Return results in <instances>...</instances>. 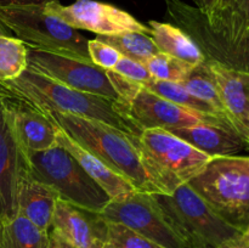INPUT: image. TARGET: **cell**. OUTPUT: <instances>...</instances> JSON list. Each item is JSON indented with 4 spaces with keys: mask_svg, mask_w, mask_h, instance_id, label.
I'll return each mask as SVG.
<instances>
[{
    "mask_svg": "<svg viewBox=\"0 0 249 248\" xmlns=\"http://www.w3.org/2000/svg\"><path fill=\"white\" fill-rule=\"evenodd\" d=\"M0 96L16 97L41 108L102 122L134 136L141 134L133 122L119 113L114 100L78 91L31 70L16 79L0 82Z\"/></svg>",
    "mask_w": 249,
    "mask_h": 248,
    "instance_id": "1",
    "label": "cell"
},
{
    "mask_svg": "<svg viewBox=\"0 0 249 248\" xmlns=\"http://www.w3.org/2000/svg\"><path fill=\"white\" fill-rule=\"evenodd\" d=\"M38 108L53 123L63 129L73 140L104 160L114 172L128 179L139 191L157 194V189L142 165L138 148L139 136L126 134L94 119L41 107Z\"/></svg>",
    "mask_w": 249,
    "mask_h": 248,
    "instance_id": "2",
    "label": "cell"
},
{
    "mask_svg": "<svg viewBox=\"0 0 249 248\" xmlns=\"http://www.w3.org/2000/svg\"><path fill=\"white\" fill-rule=\"evenodd\" d=\"M142 165L157 189L170 195L189 184L213 158L165 129H145L138 139Z\"/></svg>",
    "mask_w": 249,
    "mask_h": 248,
    "instance_id": "3",
    "label": "cell"
},
{
    "mask_svg": "<svg viewBox=\"0 0 249 248\" xmlns=\"http://www.w3.org/2000/svg\"><path fill=\"white\" fill-rule=\"evenodd\" d=\"M189 185L226 223L249 225V156L213 158Z\"/></svg>",
    "mask_w": 249,
    "mask_h": 248,
    "instance_id": "4",
    "label": "cell"
},
{
    "mask_svg": "<svg viewBox=\"0 0 249 248\" xmlns=\"http://www.w3.org/2000/svg\"><path fill=\"white\" fill-rule=\"evenodd\" d=\"M153 196L187 248H216L242 235V231L226 223L189 184L181 185L170 195Z\"/></svg>",
    "mask_w": 249,
    "mask_h": 248,
    "instance_id": "5",
    "label": "cell"
},
{
    "mask_svg": "<svg viewBox=\"0 0 249 248\" xmlns=\"http://www.w3.org/2000/svg\"><path fill=\"white\" fill-rule=\"evenodd\" d=\"M0 22L29 49L91 62L88 39L46 12L45 5L0 7Z\"/></svg>",
    "mask_w": 249,
    "mask_h": 248,
    "instance_id": "6",
    "label": "cell"
},
{
    "mask_svg": "<svg viewBox=\"0 0 249 248\" xmlns=\"http://www.w3.org/2000/svg\"><path fill=\"white\" fill-rule=\"evenodd\" d=\"M26 156L29 175L55 190L63 201L96 213H101L111 201L78 160L58 143L50 150Z\"/></svg>",
    "mask_w": 249,
    "mask_h": 248,
    "instance_id": "7",
    "label": "cell"
},
{
    "mask_svg": "<svg viewBox=\"0 0 249 248\" xmlns=\"http://www.w3.org/2000/svg\"><path fill=\"white\" fill-rule=\"evenodd\" d=\"M100 214L106 221L123 224L164 248H187L150 192L136 190L112 198Z\"/></svg>",
    "mask_w": 249,
    "mask_h": 248,
    "instance_id": "8",
    "label": "cell"
},
{
    "mask_svg": "<svg viewBox=\"0 0 249 248\" xmlns=\"http://www.w3.org/2000/svg\"><path fill=\"white\" fill-rule=\"evenodd\" d=\"M116 107L119 113L133 122L141 131L145 129L155 128L168 130L172 128H182V126L196 125V124H214L235 130L228 122L220 117L201 113L179 106L145 89L142 85L128 101H116Z\"/></svg>",
    "mask_w": 249,
    "mask_h": 248,
    "instance_id": "9",
    "label": "cell"
},
{
    "mask_svg": "<svg viewBox=\"0 0 249 248\" xmlns=\"http://www.w3.org/2000/svg\"><path fill=\"white\" fill-rule=\"evenodd\" d=\"M27 70L78 91L90 92L117 101V92L106 74V70L92 62L70 56L28 48Z\"/></svg>",
    "mask_w": 249,
    "mask_h": 248,
    "instance_id": "10",
    "label": "cell"
},
{
    "mask_svg": "<svg viewBox=\"0 0 249 248\" xmlns=\"http://www.w3.org/2000/svg\"><path fill=\"white\" fill-rule=\"evenodd\" d=\"M45 10L72 28L94 32L96 35H108L123 32L151 33L150 27L139 22L124 10L106 2L75 0L73 4L65 6L60 4V1H53L46 4Z\"/></svg>",
    "mask_w": 249,
    "mask_h": 248,
    "instance_id": "11",
    "label": "cell"
},
{
    "mask_svg": "<svg viewBox=\"0 0 249 248\" xmlns=\"http://www.w3.org/2000/svg\"><path fill=\"white\" fill-rule=\"evenodd\" d=\"M29 173L24 151L12 126L9 111L0 100V223L17 215V196Z\"/></svg>",
    "mask_w": 249,
    "mask_h": 248,
    "instance_id": "12",
    "label": "cell"
},
{
    "mask_svg": "<svg viewBox=\"0 0 249 248\" xmlns=\"http://www.w3.org/2000/svg\"><path fill=\"white\" fill-rule=\"evenodd\" d=\"M204 63L213 75L229 121L247 142L249 139V72L231 68L207 57Z\"/></svg>",
    "mask_w": 249,
    "mask_h": 248,
    "instance_id": "13",
    "label": "cell"
},
{
    "mask_svg": "<svg viewBox=\"0 0 249 248\" xmlns=\"http://www.w3.org/2000/svg\"><path fill=\"white\" fill-rule=\"evenodd\" d=\"M51 230L78 248H104L107 221L100 213L58 198Z\"/></svg>",
    "mask_w": 249,
    "mask_h": 248,
    "instance_id": "14",
    "label": "cell"
},
{
    "mask_svg": "<svg viewBox=\"0 0 249 248\" xmlns=\"http://www.w3.org/2000/svg\"><path fill=\"white\" fill-rule=\"evenodd\" d=\"M9 111L12 126L26 155L43 152L57 145L53 122L33 105L10 96H0Z\"/></svg>",
    "mask_w": 249,
    "mask_h": 248,
    "instance_id": "15",
    "label": "cell"
},
{
    "mask_svg": "<svg viewBox=\"0 0 249 248\" xmlns=\"http://www.w3.org/2000/svg\"><path fill=\"white\" fill-rule=\"evenodd\" d=\"M168 131L179 136L212 158L238 156L249 148L248 143L240 134L226 126L196 124L182 128L168 129Z\"/></svg>",
    "mask_w": 249,
    "mask_h": 248,
    "instance_id": "16",
    "label": "cell"
},
{
    "mask_svg": "<svg viewBox=\"0 0 249 248\" xmlns=\"http://www.w3.org/2000/svg\"><path fill=\"white\" fill-rule=\"evenodd\" d=\"M53 125L56 129L58 145L67 150L78 160V163L82 165L88 175L102 187V190L111 197V199L138 190L128 179L114 172L104 160H101L99 157L89 152L87 148L83 147L80 143L73 140L57 124L53 123Z\"/></svg>",
    "mask_w": 249,
    "mask_h": 248,
    "instance_id": "17",
    "label": "cell"
},
{
    "mask_svg": "<svg viewBox=\"0 0 249 248\" xmlns=\"http://www.w3.org/2000/svg\"><path fill=\"white\" fill-rule=\"evenodd\" d=\"M58 198L55 190L32 177L28 173L19 184L17 213L40 230L50 232Z\"/></svg>",
    "mask_w": 249,
    "mask_h": 248,
    "instance_id": "18",
    "label": "cell"
},
{
    "mask_svg": "<svg viewBox=\"0 0 249 248\" xmlns=\"http://www.w3.org/2000/svg\"><path fill=\"white\" fill-rule=\"evenodd\" d=\"M148 27L151 36L160 53L174 56L195 66L206 61V56L201 48L180 27L158 21H150Z\"/></svg>",
    "mask_w": 249,
    "mask_h": 248,
    "instance_id": "19",
    "label": "cell"
},
{
    "mask_svg": "<svg viewBox=\"0 0 249 248\" xmlns=\"http://www.w3.org/2000/svg\"><path fill=\"white\" fill-rule=\"evenodd\" d=\"M48 243L49 232L19 214L0 223V248H46Z\"/></svg>",
    "mask_w": 249,
    "mask_h": 248,
    "instance_id": "20",
    "label": "cell"
},
{
    "mask_svg": "<svg viewBox=\"0 0 249 248\" xmlns=\"http://www.w3.org/2000/svg\"><path fill=\"white\" fill-rule=\"evenodd\" d=\"M96 39L108 44L116 49L121 56L131 58L145 65L152 56L160 53L152 36L139 32H123V33L96 35Z\"/></svg>",
    "mask_w": 249,
    "mask_h": 248,
    "instance_id": "21",
    "label": "cell"
},
{
    "mask_svg": "<svg viewBox=\"0 0 249 248\" xmlns=\"http://www.w3.org/2000/svg\"><path fill=\"white\" fill-rule=\"evenodd\" d=\"M204 56L231 68L249 72V33L236 43H218L208 39H194Z\"/></svg>",
    "mask_w": 249,
    "mask_h": 248,
    "instance_id": "22",
    "label": "cell"
},
{
    "mask_svg": "<svg viewBox=\"0 0 249 248\" xmlns=\"http://www.w3.org/2000/svg\"><path fill=\"white\" fill-rule=\"evenodd\" d=\"M180 84L190 94H192L197 99L213 107L220 116H223L230 123L228 116H226L225 109H224L223 102H221L220 95H219L218 88H216L215 82H214L213 75L211 74L209 70L207 68L206 63L202 62L201 65H197L192 70V72L182 82H180Z\"/></svg>",
    "mask_w": 249,
    "mask_h": 248,
    "instance_id": "23",
    "label": "cell"
},
{
    "mask_svg": "<svg viewBox=\"0 0 249 248\" xmlns=\"http://www.w3.org/2000/svg\"><path fill=\"white\" fill-rule=\"evenodd\" d=\"M28 48L16 36L0 35V82L16 79L27 70Z\"/></svg>",
    "mask_w": 249,
    "mask_h": 248,
    "instance_id": "24",
    "label": "cell"
},
{
    "mask_svg": "<svg viewBox=\"0 0 249 248\" xmlns=\"http://www.w3.org/2000/svg\"><path fill=\"white\" fill-rule=\"evenodd\" d=\"M142 87L145 88V89L150 90V91L155 92V94L160 95V97H164V99L179 105V106L186 107V108L194 109V111L201 112V113L213 114V116L220 117V118H223L224 121H226V119L224 118L223 116H220V114L213 108V107L209 106V105L206 104V102L201 101L199 99H197V97L194 96L192 94H190V92L187 91V90L180 84V83L165 82V80H158V79H153V78H151L148 82H146L145 84H142Z\"/></svg>",
    "mask_w": 249,
    "mask_h": 248,
    "instance_id": "25",
    "label": "cell"
},
{
    "mask_svg": "<svg viewBox=\"0 0 249 248\" xmlns=\"http://www.w3.org/2000/svg\"><path fill=\"white\" fill-rule=\"evenodd\" d=\"M146 68L153 79L180 83L192 72L196 66L174 56L158 53L145 62Z\"/></svg>",
    "mask_w": 249,
    "mask_h": 248,
    "instance_id": "26",
    "label": "cell"
},
{
    "mask_svg": "<svg viewBox=\"0 0 249 248\" xmlns=\"http://www.w3.org/2000/svg\"><path fill=\"white\" fill-rule=\"evenodd\" d=\"M104 248H164L119 223L107 221Z\"/></svg>",
    "mask_w": 249,
    "mask_h": 248,
    "instance_id": "27",
    "label": "cell"
},
{
    "mask_svg": "<svg viewBox=\"0 0 249 248\" xmlns=\"http://www.w3.org/2000/svg\"><path fill=\"white\" fill-rule=\"evenodd\" d=\"M88 51L91 62L102 70H113L121 58L116 49L96 38L88 41Z\"/></svg>",
    "mask_w": 249,
    "mask_h": 248,
    "instance_id": "28",
    "label": "cell"
},
{
    "mask_svg": "<svg viewBox=\"0 0 249 248\" xmlns=\"http://www.w3.org/2000/svg\"><path fill=\"white\" fill-rule=\"evenodd\" d=\"M113 71L118 74L123 75V77L128 78V79L133 80L135 83H139L141 85L145 84L146 82H148L152 78L143 63L131 60V58L124 57V56H121L117 65L113 67Z\"/></svg>",
    "mask_w": 249,
    "mask_h": 248,
    "instance_id": "29",
    "label": "cell"
},
{
    "mask_svg": "<svg viewBox=\"0 0 249 248\" xmlns=\"http://www.w3.org/2000/svg\"><path fill=\"white\" fill-rule=\"evenodd\" d=\"M58 0H0V7L31 6V5H46Z\"/></svg>",
    "mask_w": 249,
    "mask_h": 248,
    "instance_id": "30",
    "label": "cell"
},
{
    "mask_svg": "<svg viewBox=\"0 0 249 248\" xmlns=\"http://www.w3.org/2000/svg\"><path fill=\"white\" fill-rule=\"evenodd\" d=\"M46 248H78L75 246H73L72 243L68 242L67 240L62 237V236L58 235L55 231L50 230L49 232V243Z\"/></svg>",
    "mask_w": 249,
    "mask_h": 248,
    "instance_id": "31",
    "label": "cell"
},
{
    "mask_svg": "<svg viewBox=\"0 0 249 248\" xmlns=\"http://www.w3.org/2000/svg\"><path fill=\"white\" fill-rule=\"evenodd\" d=\"M216 248H249V246L242 240V237L240 236V237L233 238V240H230L228 241V242L223 243V245H220Z\"/></svg>",
    "mask_w": 249,
    "mask_h": 248,
    "instance_id": "32",
    "label": "cell"
},
{
    "mask_svg": "<svg viewBox=\"0 0 249 248\" xmlns=\"http://www.w3.org/2000/svg\"><path fill=\"white\" fill-rule=\"evenodd\" d=\"M241 237H242V240L245 241V242L249 246V225L245 229V231H243V232H242Z\"/></svg>",
    "mask_w": 249,
    "mask_h": 248,
    "instance_id": "33",
    "label": "cell"
},
{
    "mask_svg": "<svg viewBox=\"0 0 249 248\" xmlns=\"http://www.w3.org/2000/svg\"><path fill=\"white\" fill-rule=\"evenodd\" d=\"M0 35H10V31L0 22Z\"/></svg>",
    "mask_w": 249,
    "mask_h": 248,
    "instance_id": "34",
    "label": "cell"
},
{
    "mask_svg": "<svg viewBox=\"0 0 249 248\" xmlns=\"http://www.w3.org/2000/svg\"><path fill=\"white\" fill-rule=\"evenodd\" d=\"M195 2H196L198 9H203V7L207 5V2H208V0H195Z\"/></svg>",
    "mask_w": 249,
    "mask_h": 248,
    "instance_id": "35",
    "label": "cell"
},
{
    "mask_svg": "<svg viewBox=\"0 0 249 248\" xmlns=\"http://www.w3.org/2000/svg\"><path fill=\"white\" fill-rule=\"evenodd\" d=\"M214 1V0H208V2H207V5H206V6H204L203 7V9H199V10H206L207 9V7H208L209 6V5H211L212 4V2H213Z\"/></svg>",
    "mask_w": 249,
    "mask_h": 248,
    "instance_id": "36",
    "label": "cell"
},
{
    "mask_svg": "<svg viewBox=\"0 0 249 248\" xmlns=\"http://www.w3.org/2000/svg\"><path fill=\"white\" fill-rule=\"evenodd\" d=\"M247 143H248V146H249V139H248V141H247Z\"/></svg>",
    "mask_w": 249,
    "mask_h": 248,
    "instance_id": "37",
    "label": "cell"
}]
</instances>
